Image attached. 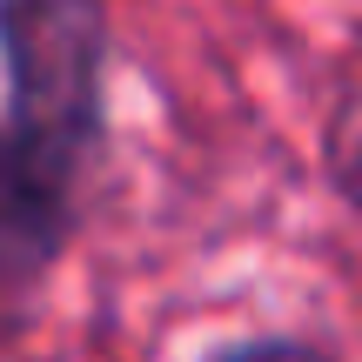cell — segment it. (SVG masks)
Here are the masks:
<instances>
[{"label": "cell", "mask_w": 362, "mask_h": 362, "mask_svg": "<svg viewBox=\"0 0 362 362\" xmlns=\"http://www.w3.org/2000/svg\"><path fill=\"white\" fill-rule=\"evenodd\" d=\"M115 27L101 0H0V115L74 155H107Z\"/></svg>", "instance_id": "cell-1"}, {"label": "cell", "mask_w": 362, "mask_h": 362, "mask_svg": "<svg viewBox=\"0 0 362 362\" xmlns=\"http://www.w3.org/2000/svg\"><path fill=\"white\" fill-rule=\"evenodd\" d=\"M27 309H34V302H21L7 282H0V342H13V336L27 329Z\"/></svg>", "instance_id": "cell-5"}, {"label": "cell", "mask_w": 362, "mask_h": 362, "mask_svg": "<svg viewBox=\"0 0 362 362\" xmlns=\"http://www.w3.org/2000/svg\"><path fill=\"white\" fill-rule=\"evenodd\" d=\"M94 168L101 161L0 115V282L21 302H34L47 275L67 262Z\"/></svg>", "instance_id": "cell-2"}, {"label": "cell", "mask_w": 362, "mask_h": 362, "mask_svg": "<svg viewBox=\"0 0 362 362\" xmlns=\"http://www.w3.org/2000/svg\"><path fill=\"white\" fill-rule=\"evenodd\" d=\"M208 362H342L322 342H302V336H242L228 349H215Z\"/></svg>", "instance_id": "cell-4"}, {"label": "cell", "mask_w": 362, "mask_h": 362, "mask_svg": "<svg viewBox=\"0 0 362 362\" xmlns=\"http://www.w3.org/2000/svg\"><path fill=\"white\" fill-rule=\"evenodd\" d=\"M322 175L336 188V202L362 215V101H342L322 128Z\"/></svg>", "instance_id": "cell-3"}]
</instances>
